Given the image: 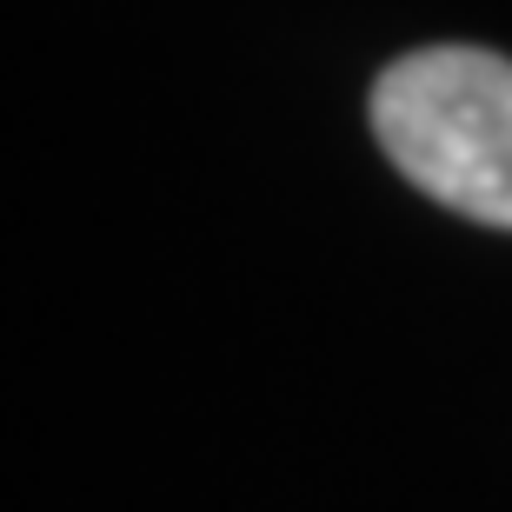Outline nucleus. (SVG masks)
<instances>
[{
    "label": "nucleus",
    "instance_id": "1",
    "mask_svg": "<svg viewBox=\"0 0 512 512\" xmlns=\"http://www.w3.org/2000/svg\"><path fill=\"white\" fill-rule=\"evenodd\" d=\"M373 133L419 193L512 233V60L419 47L373 80Z\"/></svg>",
    "mask_w": 512,
    "mask_h": 512
}]
</instances>
